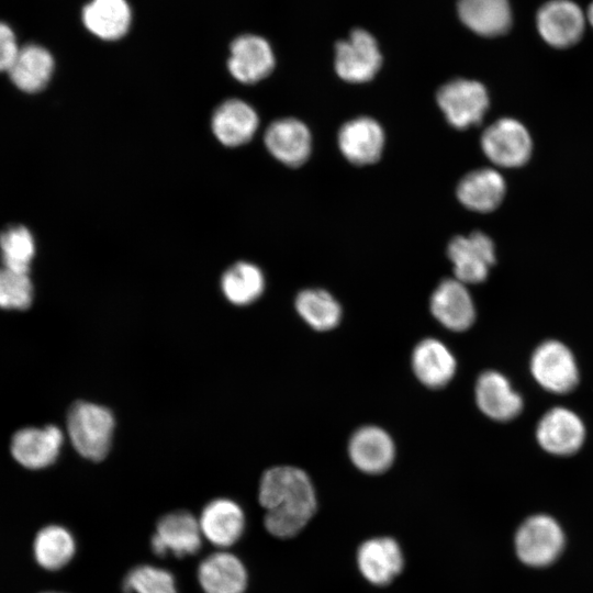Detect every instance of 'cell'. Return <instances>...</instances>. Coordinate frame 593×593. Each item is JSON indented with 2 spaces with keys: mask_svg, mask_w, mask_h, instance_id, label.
I'll use <instances>...</instances> for the list:
<instances>
[{
  "mask_svg": "<svg viewBox=\"0 0 593 593\" xmlns=\"http://www.w3.org/2000/svg\"><path fill=\"white\" fill-rule=\"evenodd\" d=\"M382 56L374 37L365 30H354L349 37L337 43L335 70L345 81L361 83L379 71Z\"/></svg>",
  "mask_w": 593,
  "mask_h": 593,
  "instance_id": "ba28073f",
  "label": "cell"
},
{
  "mask_svg": "<svg viewBox=\"0 0 593 593\" xmlns=\"http://www.w3.org/2000/svg\"><path fill=\"white\" fill-rule=\"evenodd\" d=\"M0 254L4 268L29 273L35 254V240L23 225L9 226L0 234Z\"/></svg>",
  "mask_w": 593,
  "mask_h": 593,
  "instance_id": "4dcf8cb0",
  "label": "cell"
},
{
  "mask_svg": "<svg viewBox=\"0 0 593 593\" xmlns=\"http://www.w3.org/2000/svg\"><path fill=\"white\" fill-rule=\"evenodd\" d=\"M54 67V58L45 47L26 44L20 47L8 72L16 88L26 93H35L47 86Z\"/></svg>",
  "mask_w": 593,
  "mask_h": 593,
  "instance_id": "d4e9b609",
  "label": "cell"
},
{
  "mask_svg": "<svg viewBox=\"0 0 593 593\" xmlns=\"http://www.w3.org/2000/svg\"><path fill=\"white\" fill-rule=\"evenodd\" d=\"M124 593H178L171 572L150 564L132 568L123 579Z\"/></svg>",
  "mask_w": 593,
  "mask_h": 593,
  "instance_id": "1f68e13d",
  "label": "cell"
},
{
  "mask_svg": "<svg viewBox=\"0 0 593 593\" xmlns=\"http://www.w3.org/2000/svg\"><path fill=\"white\" fill-rule=\"evenodd\" d=\"M259 502L266 510L264 524L278 538L300 533L316 510L310 477L300 468L278 466L265 471L259 484Z\"/></svg>",
  "mask_w": 593,
  "mask_h": 593,
  "instance_id": "6da1fadb",
  "label": "cell"
},
{
  "mask_svg": "<svg viewBox=\"0 0 593 593\" xmlns=\"http://www.w3.org/2000/svg\"><path fill=\"white\" fill-rule=\"evenodd\" d=\"M348 455L357 469L365 473L378 474L391 467L395 447L391 436L384 429L367 425L351 435Z\"/></svg>",
  "mask_w": 593,
  "mask_h": 593,
  "instance_id": "2e32d148",
  "label": "cell"
},
{
  "mask_svg": "<svg viewBox=\"0 0 593 593\" xmlns=\"http://www.w3.org/2000/svg\"><path fill=\"white\" fill-rule=\"evenodd\" d=\"M259 124L256 111L245 101L231 99L220 104L213 113L211 127L215 137L225 146L235 147L249 142Z\"/></svg>",
  "mask_w": 593,
  "mask_h": 593,
  "instance_id": "7402d4cb",
  "label": "cell"
},
{
  "mask_svg": "<svg viewBox=\"0 0 593 593\" xmlns=\"http://www.w3.org/2000/svg\"><path fill=\"white\" fill-rule=\"evenodd\" d=\"M198 580L205 593H244L247 571L236 556L219 551L201 561Z\"/></svg>",
  "mask_w": 593,
  "mask_h": 593,
  "instance_id": "cb8c5ba5",
  "label": "cell"
},
{
  "mask_svg": "<svg viewBox=\"0 0 593 593\" xmlns=\"http://www.w3.org/2000/svg\"><path fill=\"white\" fill-rule=\"evenodd\" d=\"M357 563L361 574L372 584L390 583L403 568V555L398 542L389 537L372 538L358 549Z\"/></svg>",
  "mask_w": 593,
  "mask_h": 593,
  "instance_id": "44dd1931",
  "label": "cell"
},
{
  "mask_svg": "<svg viewBox=\"0 0 593 593\" xmlns=\"http://www.w3.org/2000/svg\"><path fill=\"white\" fill-rule=\"evenodd\" d=\"M564 536L550 516L538 514L527 518L515 536L516 553L532 567H544L555 561L563 549Z\"/></svg>",
  "mask_w": 593,
  "mask_h": 593,
  "instance_id": "277c9868",
  "label": "cell"
},
{
  "mask_svg": "<svg viewBox=\"0 0 593 593\" xmlns=\"http://www.w3.org/2000/svg\"><path fill=\"white\" fill-rule=\"evenodd\" d=\"M536 24L540 36L556 48L574 45L584 31L581 9L569 0H552L538 11Z\"/></svg>",
  "mask_w": 593,
  "mask_h": 593,
  "instance_id": "8fae6325",
  "label": "cell"
},
{
  "mask_svg": "<svg viewBox=\"0 0 593 593\" xmlns=\"http://www.w3.org/2000/svg\"><path fill=\"white\" fill-rule=\"evenodd\" d=\"M436 99L448 123L458 130L479 124L490 102L481 82L461 78L443 85Z\"/></svg>",
  "mask_w": 593,
  "mask_h": 593,
  "instance_id": "3957f363",
  "label": "cell"
},
{
  "mask_svg": "<svg viewBox=\"0 0 593 593\" xmlns=\"http://www.w3.org/2000/svg\"><path fill=\"white\" fill-rule=\"evenodd\" d=\"M588 19H589L590 23L593 26V2L591 3V5H590V8L588 10Z\"/></svg>",
  "mask_w": 593,
  "mask_h": 593,
  "instance_id": "e575fe53",
  "label": "cell"
},
{
  "mask_svg": "<svg viewBox=\"0 0 593 593\" xmlns=\"http://www.w3.org/2000/svg\"><path fill=\"white\" fill-rule=\"evenodd\" d=\"M384 133L372 118L359 116L346 122L338 132V147L354 165L374 164L381 157Z\"/></svg>",
  "mask_w": 593,
  "mask_h": 593,
  "instance_id": "9a60e30c",
  "label": "cell"
},
{
  "mask_svg": "<svg viewBox=\"0 0 593 593\" xmlns=\"http://www.w3.org/2000/svg\"><path fill=\"white\" fill-rule=\"evenodd\" d=\"M506 192L505 180L492 168L468 172L457 186V198L467 209L488 213L502 203Z\"/></svg>",
  "mask_w": 593,
  "mask_h": 593,
  "instance_id": "603a6c76",
  "label": "cell"
},
{
  "mask_svg": "<svg viewBox=\"0 0 593 593\" xmlns=\"http://www.w3.org/2000/svg\"><path fill=\"white\" fill-rule=\"evenodd\" d=\"M115 422L112 412L99 404L78 401L67 415V432L76 451L92 461L109 452Z\"/></svg>",
  "mask_w": 593,
  "mask_h": 593,
  "instance_id": "7a4b0ae2",
  "label": "cell"
},
{
  "mask_svg": "<svg viewBox=\"0 0 593 593\" xmlns=\"http://www.w3.org/2000/svg\"><path fill=\"white\" fill-rule=\"evenodd\" d=\"M539 446L549 454L569 456L577 452L584 443L585 427L581 418L566 407L549 410L536 428Z\"/></svg>",
  "mask_w": 593,
  "mask_h": 593,
  "instance_id": "30bf717a",
  "label": "cell"
},
{
  "mask_svg": "<svg viewBox=\"0 0 593 593\" xmlns=\"http://www.w3.org/2000/svg\"><path fill=\"white\" fill-rule=\"evenodd\" d=\"M20 47L13 30L0 21V71H8Z\"/></svg>",
  "mask_w": 593,
  "mask_h": 593,
  "instance_id": "836d02e7",
  "label": "cell"
},
{
  "mask_svg": "<svg viewBox=\"0 0 593 593\" xmlns=\"http://www.w3.org/2000/svg\"><path fill=\"white\" fill-rule=\"evenodd\" d=\"M474 395L479 410L497 422L511 421L523 410L522 396L512 388L505 376L494 370H488L479 376Z\"/></svg>",
  "mask_w": 593,
  "mask_h": 593,
  "instance_id": "ac0fdd59",
  "label": "cell"
},
{
  "mask_svg": "<svg viewBox=\"0 0 593 593\" xmlns=\"http://www.w3.org/2000/svg\"><path fill=\"white\" fill-rule=\"evenodd\" d=\"M33 547L37 563L47 570L65 567L76 551L72 535L58 525H49L41 529L34 539Z\"/></svg>",
  "mask_w": 593,
  "mask_h": 593,
  "instance_id": "f546056e",
  "label": "cell"
},
{
  "mask_svg": "<svg viewBox=\"0 0 593 593\" xmlns=\"http://www.w3.org/2000/svg\"><path fill=\"white\" fill-rule=\"evenodd\" d=\"M202 535L214 546L226 548L239 540L245 529L242 507L230 499H215L202 510L199 519Z\"/></svg>",
  "mask_w": 593,
  "mask_h": 593,
  "instance_id": "d6986e66",
  "label": "cell"
},
{
  "mask_svg": "<svg viewBox=\"0 0 593 593\" xmlns=\"http://www.w3.org/2000/svg\"><path fill=\"white\" fill-rule=\"evenodd\" d=\"M33 299V286L27 273L0 268V307L26 310Z\"/></svg>",
  "mask_w": 593,
  "mask_h": 593,
  "instance_id": "d6a6232c",
  "label": "cell"
},
{
  "mask_svg": "<svg viewBox=\"0 0 593 593\" xmlns=\"http://www.w3.org/2000/svg\"><path fill=\"white\" fill-rule=\"evenodd\" d=\"M64 434L55 425L43 428L25 427L18 430L11 440L12 457L21 466L32 470L46 468L54 463L60 452Z\"/></svg>",
  "mask_w": 593,
  "mask_h": 593,
  "instance_id": "7c38bea8",
  "label": "cell"
},
{
  "mask_svg": "<svg viewBox=\"0 0 593 593\" xmlns=\"http://www.w3.org/2000/svg\"><path fill=\"white\" fill-rule=\"evenodd\" d=\"M481 148L494 165L516 168L529 160L533 142L527 128L519 121L503 118L482 133Z\"/></svg>",
  "mask_w": 593,
  "mask_h": 593,
  "instance_id": "5b68a950",
  "label": "cell"
},
{
  "mask_svg": "<svg viewBox=\"0 0 593 593\" xmlns=\"http://www.w3.org/2000/svg\"><path fill=\"white\" fill-rule=\"evenodd\" d=\"M131 18L126 0H91L82 11L85 26L105 41L124 36L128 31Z\"/></svg>",
  "mask_w": 593,
  "mask_h": 593,
  "instance_id": "484cf974",
  "label": "cell"
},
{
  "mask_svg": "<svg viewBox=\"0 0 593 593\" xmlns=\"http://www.w3.org/2000/svg\"><path fill=\"white\" fill-rule=\"evenodd\" d=\"M530 372L536 382L552 393H568L579 381L577 361L562 343L550 339L541 343L533 353Z\"/></svg>",
  "mask_w": 593,
  "mask_h": 593,
  "instance_id": "8992f818",
  "label": "cell"
},
{
  "mask_svg": "<svg viewBox=\"0 0 593 593\" xmlns=\"http://www.w3.org/2000/svg\"><path fill=\"white\" fill-rule=\"evenodd\" d=\"M455 278L465 284H475L488 278L495 262L492 239L482 232L455 236L447 247Z\"/></svg>",
  "mask_w": 593,
  "mask_h": 593,
  "instance_id": "52a82bcc",
  "label": "cell"
},
{
  "mask_svg": "<svg viewBox=\"0 0 593 593\" xmlns=\"http://www.w3.org/2000/svg\"><path fill=\"white\" fill-rule=\"evenodd\" d=\"M466 286L456 278H448L436 287L430 296L433 316L449 331H467L475 320L474 303Z\"/></svg>",
  "mask_w": 593,
  "mask_h": 593,
  "instance_id": "4fadbf2b",
  "label": "cell"
},
{
  "mask_svg": "<svg viewBox=\"0 0 593 593\" xmlns=\"http://www.w3.org/2000/svg\"><path fill=\"white\" fill-rule=\"evenodd\" d=\"M201 545L199 522L188 511H175L161 516L150 539L152 550L159 557L169 552L178 558L195 555Z\"/></svg>",
  "mask_w": 593,
  "mask_h": 593,
  "instance_id": "9c48e42d",
  "label": "cell"
},
{
  "mask_svg": "<svg viewBox=\"0 0 593 593\" xmlns=\"http://www.w3.org/2000/svg\"><path fill=\"white\" fill-rule=\"evenodd\" d=\"M227 68L239 82L255 83L268 77L275 67L269 43L253 34L236 37L230 47Z\"/></svg>",
  "mask_w": 593,
  "mask_h": 593,
  "instance_id": "5bb4252c",
  "label": "cell"
},
{
  "mask_svg": "<svg viewBox=\"0 0 593 593\" xmlns=\"http://www.w3.org/2000/svg\"><path fill=\"white\" fill-rule=\"evenodd\" d=\"M458 14L470 30L483 36L503 34L512 22L507 0H459Z\"/></svg>",
  "mask_w": 593,
  "mask_h": 593,
  "instance_id": "4316f807",
  "label": "cell"
},
{
  "mask_svg": "<svg viewBox=\"0 0 593 593\" xmlns=\"http://www.w3.org/2000/svg\"><path fill=\"white\" fill-rule=\"evenodd\" d=\"M411 362L415 377L430 389L448 384L457 368L454 354L437 338L421 340L412 353Z\"/></svg>",
  "mask_w": 593,
  "mask_h": 593,
  "instance_id": "ffe728a7",
  "label": "cell"
},
{
  "mask_svg": "<svg viewBox=\"0 0 593 593\" xmlns=\"http://www.w3.org/2000/svg\"><path fill=\"white\" fill-rule=\"evenodd\" d=\"M221 289L231 303L247 305L262 294L265 276L256 265L238 261L223 273Z\"/></svg>",
  "mask_w": 593,
  "mask_h": 593,
  "instance_id": "f1b7e54d",
  "label": "cell"
},
{
  "mask_svg": "<svg viewBox=\"0 0 593 593\" xmlns=\"http://www.w3.org/2000/svg\"><path fill=\"white\" fill-rule=\"evenodd\" d=\"M264 141L269 153L290 167L304 164L311 154V133L298 119L287 118L272 122L265 132Z\"/></svg>",
  "mask_w": 593,
  "mask_h": 593,
  "instance_id": "e0dca14e",
  "label": "cell"
},
{
  "mask_svg": "<svg viewBox=\"0 0 593 593\" xmlns=\"http://www.w3.org/2000/svg\"><path fill=\"white\" fill-rule=\"evenodd\" d=\"M294 304L301 318L315 331H331L340 322L339 303L323 289L302 290L298 293Z\"/></svg>",
  "mask_w": 593,
  "mask_h": 593,
  "instance_id": "83f0119b",
  "label": "cell"
},
{
  "mask_svg": "<svg viewBox=\"0 0 593 593\" xmlns=\"http://www.w3.org/2000/svg\"><path fill=\"white\" fill-rule=\"evenodd\" d=\"M44 593H60V592H44Z\"/></svg>",
  "mask_w": 593,
  "mask_h": 593,
  "instance_id": "d590c367",
  "label": "cell"
}]
</instances>
